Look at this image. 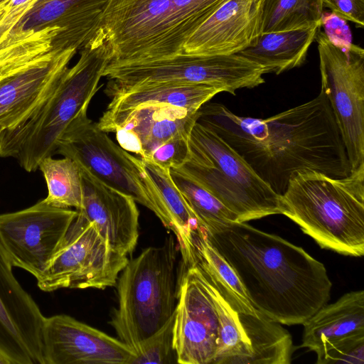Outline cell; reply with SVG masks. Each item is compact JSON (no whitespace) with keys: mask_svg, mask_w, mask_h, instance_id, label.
Listing matches in <instances>:
<instances>
[{"mask_svg":"<svg viewBox=\"0 0 364 364\" xmlns=\"http://www.w3.org/2000/svg\"><path fill=\"white\" fill-rule=\"evenodd\" d=\"M196 122L220 136L280 196L298 172L316 171L333 178L351 172L341 132L322 91L266 119L238 116L223 104L208 102L198 110Z\"/></svg>","mask_w":364,"mask_h":364,"instance_id":"obj_1","label":"cell"},{"mask_svg":"<svg viewBox=\"0 0 364 364\" xmlns=\"http://www.w3.org/2000/svg\"><path fill=\"white\" fill-rule=\"evenodd\" d=\"M205 230L252 306L267 318L303 324L330 299L332 284L324 265L303 248L245 222L220 223Z\"/></svg>","mask_w":364,"mask_h":364,"instance_id":"obj_2","label":"cell"},{"mask_svg":"<svg viewBox=\"0 0 364 364\" xmlns=\"http://www.w3.org/2000/svg\"><path fill=\"white\" fill-rule=\"evenodd\" d=\"M80 51L54 91L24 121L0 132V157H14L27 172L55 155L56 143L70 123L87 113L111 54L102 31Z\"/></svg>","mask_w":364,"mask_h":364,"instance_id":"obj_3","label":"cell"},{"mask_svg":"<svg viewBox=\"0 0 364 364\" xmlns=\"http://www.w3.org/2000/svg\"><path fill=\"white\" fill-rule=\"evenodd\" d=\"M227 0H111L102 21L109 63L178 55L193 32Z\"/></svg>","mask_w":364,"mask_h":364,"instance_id":"obj_4","label":"cell"},{"mask_svg":"<svg viewBox=\"0 0 364 364\" xmlns=\"http://www.w3.org/2000/svg\"><path fill=\"white\" fill-rule=\"evenodd\" d=\"M283 215L324 249L364 255V164L343 178L294 173L281 196Z\"/></svg>","mask_w":364,"mask_h":364,"instance_id":"obj_5","label":"cell"},{"mask_svg":"<svg viewBox=\"0 0 364 364\" xmlns=\"http://www.w3.org/2000/svg\"><path fill=\"white\" fill-rule=\"evenodd\" d=\"M178 250L176 239L169 235L162 245L147 247L129 260L119 275L115 285L118 307L109 323L134 353L176 312L186 268L178 259Z\"/></svg>","mask_w":364,"mask_h":364,"instance_id":"obj_6","label":"cell"},{"mask_svg":"<svg viewBox=\"0 0 364 364\" xmlns=\"http://www.w3.org/2000/svg\"><path fill=\"white\" fill-rule=\"evenodd\" d=\"M177 168L233 212L238 222L283 215L281 196L220 136L197 122L190 136L189 157Z\"/></svg>","mask_w":364,"mask_h":364,"instance_id":"obj_7","label":"cell"},{"mask_svg":"<svg viewBox=\"0 0 364 364\" xmlns=\"http://www.w3.org/2000/svg\"><path fill=\"white\" fill-rule=\"evenodd\" d=\"M111 0H36L0 40V70L80 50L100 31Z\"/></svg>","mask_w":364,"mask_h":364,"instance_id":"obj_8","label":"cell"},{"mask_svg":"<svg viewBox=\"0 0 364 364\" xmlns=\"http://www.w3.org/2000/svg\"><path fill=\"white\" fill-rule=\"evenodd\" d=\"M57 154L73 159L102 183L132 197L176 234L163 201L145 172L142 159L115 144L87 113L79 115L66 127L56 143Z\"/></svg>","mask_w":364,"mask_h":364,"instance_id":"obj_9","label":"cell"},{"mask_svg":"<svg viewBox=\"0 0 364 364\" xmlns=\"http://www.w3.org/2000/svg\"><path fill=\"white\" fill-rule=\"evenodd\" d=\"M263 68L237 54L197 55L184 52L153 61L108 63L103 77L105 93L139 85L166 82L202 83L235 95L237 90L253 88L264 82Z\"/></svg>","mask_w":364,"mask_h":364,"instance_id":"obj_10","label":"cell"},{"mask_svg":"<svg viewBox=\"0 0 364 364\" xmlns=\"http://www.w3.org/2000/svg\"><path fill=\"white\" fill-rule=\"evenodd\" d=\"M198 111L168 105H147L105 114L99 128L115 134L118 144L165 168L182 166L190 154V136Z\"/></svg>","mask_w":364,"mask_h":364,"instance_id":"obj_11","label":"cell"},{"mask_svg":"<svg viewBox=\"0 0 364 364\" xmlns=\"http://www.w3.org/2000/svg\"><path fill=\"white\" fill-rule=\"evenodd\" d=\"M321 91L327 97L351 171L364 164V50L333 41L318 29Z\"/></svg>","mask_w":364,"mask_h":364,"instance_id":"obj_12","label":"cell"},{"mask_svg":"<svg viewBox=\"0 0 364 364\" xmlns=\"http://www.w3.org/2000/svg\"><path fill=\"white\" fill-rule=\"evenodd\" d=\"M128 262L127 255L112 250L95 223L77 212L56 253L36 279L37 286L46 292L105 289L116 285Z\"/></svg>","mask_w":364,"mask_h":364,"instance_id":"obj_13","label":"cell"},{"mask_svg":"<svg viewBox=\"0 0 364 364\" xmlns=\"http://www.w3.org/2000/svg\"><path fill=\"white\" fill-rule=\"evenodd\" d=\"M77 215L44 198L13 213L0 214V241L11 264L38 279L61 245Z\"/></svg>","mask_w":364,"mask_h":364,"instance_id":"obj_14","label":"cell"},{"mask_svg":"<svg viewBox=\"0 0 364 364\" xmlns=\"http://www.w3.org/2000/svg\"><path fill=\"white\" fill-rule=\"evenodd\" d=\"M13 267L0 241V363L45 364L41 331L46 316Z\"/></svg>","mask_w":364,"mask_h":364,"instance_id":"obj_15","label":"cell"},{"mask_svg":"<svg viewBox=\"0 0 364 364\" xmlns=\"http://www.w3.org/2000/svg\"><path fill=\"white\" fill-rule=\"evenodd\" d=\"M41 340L45 364H132L136 356L119 339L66 314L45 318Z\"/></svg>","mask_w":364,"mask_h":364,"instance_id":"obj_16","label":"cell"},{"mask_svg":"<svg viewBox=\"0 0 364 364\" xmlns=\"http://www.w3.org/2000/svg\"><path fill=\"white\" fill-rule=\"evenodd\" d=\"M76 50L48 55L0 70V126L27 119L54 91Z\"/></svg>","mask_w":364,"mask_h":364,"instance_id":"obj_17","label":"cell"},{"mask_svg":"<svg viewBox=\"0 0 364 364\" xmlns=\"http://www.w3.org/2000/svg\"><path fill=\"white\" fill-rule=\"evenodd\" d=\"M219 338L211 298L186 269L182 276L173 325L177 363L213 364Z\"/></svg>","mask_w":364,"mask_h":364,"instance_id":"obj_18","label":"cell"},{"mask_svg":"<svg viewBox=\"0 0 364 364\" xmlns=\"http://www.w3.org/2000/svg\"><path fill=\"white\" fill-rule=\"evenodd\" d=\"M262 0H227L186 42L184 53L197 55L238 53L261 34Z\"/></svg>","mask_w":364,"mask_h":364,"instance_id":"obj_19","label":"cell"},{"mask_svg":"<svg viewBox=\"0 0 364 364\" xmlns=\"http://www.w3.org/2000/svg\"><path fill=\"white\" fill-rule=\"evenodd\" d=\"M79 167L83 196L82 207L76 210L95 223L113 250L127 256L134 251L139 235L136 201Z\"/></svg>","mask_w":364,"mask_h":364,"instance_id":"obj_20","label":"cell"},{"mask_svg":"<svg viewBox=\"0 0 364 364\" xmlns=\"http://www.w3.org/2000/svg\"><path fill=\"white\" fill-rule=\"evenodd\" d=\"M221 92L217 87L202 83L166 82L144 84L107 95L110 102L103 113L127 112L147 105H168L197 112Z\"/></svg>","mask_w":364,"mask_h":364,"instance_id":"obj_21","label":"cell"},{"mask_svg":"<svg viewBox=\"0 0 364 364\" xmlns=\"http://www.w3.org/2000/svg\"><path fill=\"white\" fill-rule=\"evenodd\" d=\"M301 347L315 353L323 344L364 331V291H352L325 304L304 323Z\"/></svg>","mask_w":364,"mask_h":364,"instance_id":"obj_22","label":"cell"},{"mask_svg":"<svg viewBox=\"0 0 364 364\" xmlns=\"http://www.w3.org/2000/svg\"><path fill=\"white\" fill-rule=\"evenodd\" d=\"M321 25L260 34L254 44L237 54L260 65L264 74L279 75L305 62Z\"/></svg>","mask_w":364,"mask_h":364,"instance_id":"obj_23","label":"cell"},{"mask_svg":"<svg viewBox=\"0 0 364 364\" xmlns=\"http://www.w3.org/2000/svg\"><path fill=\"white\" fill-rule=\"evenodd\" d=\"M187 269L208 294L218 315L219 338L213 364H247L252 349L238 313L197 264H193Z\"/></svg>","mask_w":364,"mask_h":364,"instance_id":"obj_24","label":"cell"},{"mask_svg":"<svg viewBox=\"0 0 364 364\" xmlns=\"http://www.w3.org/2000/svg\"><path fill=\"white\" fill-rule=\"evenodd\" d=\"M197 264L215 284L222 296L237 313L259 315L251 304L234 269L209 240L204 228L198 225L192 231Z\"/></svg>","mask_w":364,"mask_h":364,"instance_id":"obj_25","label":"cell"},{"mask_svg":"<svg viewBox=\"0 0 364 364\" xmlns=\"http://www.w3.org/2000/svg\"><path fill=\"white\" fill-rule=\"evenodd\" d=\"M142 161L145 172L156 187L173 222L182 262L188 267L195 262L192 231L199 225L198 218L172 179L170 169L150 161Z\"/></svg>","mask_w":364,"mask_h":364,"instance_id":"obj_26","label":"cell"},{"mask_svg":"<svg viewBox=\"0 0 364 364\" xmlns=\"http://www.w3.org/2000/svg\"><path fill=\"white\" fill-rule=\"evenodd\" d=\"M252 353L247 364H289L294 350L290 333L262 314L238 313Z\"/></svg>","mask_w":364,"mask_h":364,"instance_id":"obj_27","label":"cell"},{"mask_svg":"<svg viewBox=\"0 0 364 364\" xmlns=\"http://www.w3.org/2000/svg\"><path fill=\"white\" fill-rule=\"evenodd\" d=\"M43 173L48 188L44 200L54 206L75 208L79 210L82 204V182L80 169L73 159L64 157L44 158L38 168Z\"/></svg>","mask_w":364,"mask_h":364,"instance_id":"obj_28","label":"cell"},{"mask_svg":"<svg viewBox=\"0 0 364 364\" xmlns=\"http://www.w3.org/2000/svg\"><path fill=\"white\" fill-rule=\"evenodd\" d=\"M323 0H262L261 34L322 23Z\"/></svg>","mask_w":364,"mask_h":364,"instance_id":"obj_29","label":"cell"},{"mask_svg":"<svg viewBox=\"0 0 364 364\" xmlns=\"http://www.w3.org/2000/svg\"><path fill=\"white\" fill-rule=\"evenodd\" d=\"M170 173L197 217L199 225L205 230L217 223L237 221L233 212L185 172L171 168Z\"/></svg>","mask_w":364,"mask_h":364,"instance_id":"obj_30","label":"cell"},{"mask_svg":"<svg viewBox=\"0 0 364 364\" xmlns=\"http://www.w3.org/2000/svg\"><path fill=\"white\" fill-rule=\"evenodd\" d=\"M175 314L176 312L161 328L141 342L132 364L177 363L173 344Z\"/></svg>","mask_w":364,"mask_h":364,"instance_id":"obj_31","label":"cell"},{"mask_svg":"<svg viewBox=\"0 0 364 364\" xmlns=\"http://www.w3.org/2000/svg\"><path fill=\"white\" fill-rule=\"evenodd\" d=\"M316 353L317 364H363L364 331L326 343Z\"/></svg>","mask_w":364,"mask_h":364,"instance_id":"obj_32","label":"cell"},{"mask_svg":"<svg viewBox=\"0 0 364 364\" xmlns=\"http://www.w3.org/2000/svg\"><path fill=\"white\" fill-rule=\"evenodd\" d=\"M323 5L338 18L363 28L364 0H323Z\"/></svg>","mask_w":364,"mask_h":364,"instance_id":"obj_33","label":"cell"},{"mask_svg":"<svg viewBox=\"0 0 364 364\" xmlns=\"http://www.w3.org/2000/svg\"><path fill=\"white\" fill-rule=\"evenodd\" d=\"M35 1L9 0L0 8V40Z\"/></svg>","mask_w":364,"mask_h":364,"instance_id":"obj_34","label":"cell"},{"mask_svg":"<svg viewBox=\"0 0 364 364\" xmlns=\"http://www.w3.org/2000/svg\"><path fill=\"white\" fill-rule=\"evenodd\" d=\"M9 0H0V8L6 4Z\"/></svg>","mask_w":364,"mask_h":364,"instance_id":"obj_35","label":"cell"},{"mask_svg":"<svg viewBox=\"0 0 364 364\" xmlns=\"http://www.w3.org/2000/svg\"><path fill=\"white\" fill-rule=\"evenodd\" d=\"M5 129V128H4L2 126H0V132H1L3 129Z\"/></svg>","mask_w":364,"mask_h":364,"instance_id":"obj_36","label":"cell"}]
</instances>
